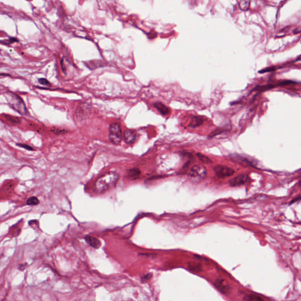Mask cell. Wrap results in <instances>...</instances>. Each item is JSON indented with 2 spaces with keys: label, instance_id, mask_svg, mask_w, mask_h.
<instances>
[{
  "label": "cell",
  "instance_id": "obj_12",
  "mask_svg": "<svg viewBox=\"0 0 301 301\" xmlns=\"http://www.w3.org/2000/svg\"><path fill=\"white\" fill-rule=\"evenodd\" d=\"M4 117L6 119L7 121H8V123H10L11 124H13V125L19 124L21 123V121L20 118L16 117H13L11 115L6 114V115H4Z\"/></svg>",
  "mask_w": 301,
  "mask_h": 301
},
{
  "label": "cell",
  "instance_id": "obj_1",
  "mask_svg": "<svg viewBox=\"0 0 301 301\" xmlns=\"http://www.w3.org/2000/svg\"><path fill=\"white\" fill-rule=\"evenodd\" d=\"M118 177V175L116 173H106L97 181L95 190L98 192H103L110 190L116 184Z\"/></svg>",
  "mask_w": 301,
  "mask_h": 301
},
{
  "label": "cell",
  "instance_id": "obj_7",
  "mask_svg": "<svg viewBox=\"0 0 301 301\" xmlns=\"http://www.w3.org/2000/svg\"><path fill=\"white\" fill-rule=\"evenodd\" d=\"M215 286L219 290L224 294H228L231 292V288L228 283L223 279H218L215 282Z\"/></svg>",
  "mask_w": 301,
  "mask_h": 301
},
{
  "label": "cell",
  "instance_id": "obj_28",
  "mask_svg": "<svg viewBox=\"0 0 301 301\" xmlns=\"http://www.w3.org/2000/svg\"><path fill=\"white\" fill-rule=\"evenodd\" d=\"M21 266H22V265H20V267H19V268H18V269H20V268H21ZM24 269H25V266H24V265H22V269H21V270H24Z\"/></svg>",
  "mask_w": 301,
  "mask_h": 301
},
{
  "label": "cell",
  "instance_id": "obj_10",
  "mask_svg": "<svg viewBox=\"0 0 301 301\" xmlns=\"http://www.w3.org/2000/svg\"><path fill=\"white\" fill-rule=\"evenodd\" d=\"M204 121L205 120H204L203 117L195 116L191 119L189 126L191 127V128L197 127L200 126L201 125H202Z\"/></svg>",
  "mask_w": 301,
  "mask_h": 301
},
{
  "label": "cell",
  "instance_id": "obj_18",
  "mask_svg": "<svg viewBox=\"0 0 301 301\" xmlns=\"http://www.w3.org/2000/svg\"><path fill=\"white\" fill-rule=\"evenodd\" d=\"M196 155L198 156V158L203 163H205V164H209V163H211L212 162V161L208 157L205 156L204 155L201 154V153H197L196 154Z\"/></svg>",
  "mask_w": 301,
  "mask_h": 301
},
{
  "label": "cell",
  "instance_id": "obj_26",
  "mask_svg": "<svg viewBox=\"0 0 301 301\" xmlns=\"http://www.w3.org/2000/svg\"><path fill=\"white\" fill-rule=\"evenodd\" d=\"M300 32H301V31L299 28H296L294 30V34H299Z\"/></svg>",
  "mask_w": 301,
  "mask_h": 301
},
{
  "label": "cell",
  "instance_id": "obj_5",
  "mask_svg": "<svg viewBox=\"0 0 301 301\" xmlns=\"http://www.w3.org/2000/svg\"><path fill=\"white\" fill-rule=\"evenodd\" d=\"M206 175L205 167L202 165H195L191 168L189 176L195 178H204Z\"/></svg>",
  "mask_w": 301,
  "mask_h": 301
},
{
  "label": "cell",
  "instance_id": "obj_4",
  "mask_svg": "<svg viewBox=\"0 0 301 301\" xmlns=\"http://www.w3.org/2000/svg\"><path fill=\"white\" fill-rule=\"evenodd\" d=\"M214 172L218 177L224 178L232 176L235 173L234 170L223 165H217L213 168Z\"/></svg>",
  "mask_w": 301,
  "mask_h": 301
},
{
  "label": "cell",
  "instance_id": "obj_8",
  "mask_svg": "<svg viewBox=\"0 0 301 301\" xmlns=\"http://www.w3.org/2000/svg\"><path fill=\"white\" fill-rule=\"evenodd\" d=\"M124 138L126 143L128 144H132L135 142L136 140L137 134L134 131L127 129L124 133Z\"/></svg>",
  "mask_w": 301,
  "mask_h": 301
},
{
  "label": "cell",
  "instance_id": "obj_9",
  "mask_svg": "<svg viewBox=\"0 0 301 301\" xmlns=\"http://www.w3.org/2000/svg\"><path fill=\"white\" fill-rule=\"evenodd\" d=\"M85 240H86V242L89 244V245L92 246V248H94L95 249H98V248H100L101 245L100 241L95 237L91 236H87L85 238Z\"/></svg>",
  "mask_w": 301,
  "mask_h": 301
},
{
  "label": "cell",
  "instance_id": "obj_27",
  "mask_svg": "<svg viewBox=\"0 0 301 301\" xmlns=\"http://www.w3.org/2000/svg\"><path fill=\"white\" fill-rule=\"evenodd\" d=\"M0 76H9V75L6 74H0Z\"/></svg>",
  "mask_w": 301,
  "mask_h": 301
},
{
  "label": "cell",
  "instance_id": "obj_19",
  "mask_svg": "<svg viewBox=\"0 0 301 301\" xmlns=\"http://www.w3.org/2000/svg\"><path fill=\"white\" fill-rule=\"evenodd\" d=\"M244 300L247 301H263V299L260 298L259 296L254 295H246L244 298Z\"/></svg>",
  "mask_w": 301,
  "mask_h": 301
},
{
  "label": "cell",
  "instance_id": "obj_11",
  "mask_svg": "<svg viewBox=\"0 0 301 301\" xmlns=\"http://www.w3.org/2000/svg\"><path fill=\"white\" fill-rule=\"evenodd\" d=\"M154 106L156 108V110L159 112L162 115H166L169 113V109L167 106L161 102H156L154 104Z\"/></svg>",
  "mask_w": 301,
  "mask_h": 301
},
{
  "label": "cell",
  "instance_id": "obj_21",
  "mask_svg": "<svg viewBox=\"0 0 301 301\" xmlns=\"http://www.w3.org/2000/svg\"><path fill=\"white\" fill-rule=\"evenodd\" d=\"M50 131L51 132H52V133L56 134V135L64 134V133L67 132L64 129L57 128V127H52V128H51Z\"/></svg>",
  "mask_w": 301,
  "mask_h": 301
},
{
  "label": "cell",
  "instance_id": "obj_13",
  "mask_svg": "<svg viewBox=\"0 0 301 301\" xmlns=\"http://www.w3.org/2000/svg\"><path fill=\"white\" fill-rule=\"evenodd\" d=\"M278 86V85H273V84H267V85H262V86H257L254 90V91H260V92H262V91H267V90H269V89H272V88H275L276 86Z\"/></svg>",
  "mask_w": 301,
  "mask_h": 301
},
{
  "label": "cell",
  "instance_id": "obj_22",
  "mask_svg": "<svg viewBox=\"0 0 301 301\" xmlns=\"http://www.w3.org/2000/svg\"><path fill=\"white\" fill-rule=\"evenodd\" d=\"M38 82L39 84L44 85H50V83L45 78H40L38 79Z\"/></svg>",
  "mask_w": 301,
  "mask_h": 301
},
{
  "label": "cell",
  "instance_id": "obj_6",
  "mask_svg": "<svg viewBox=\"0 0 301 301\" xmlns=\"http://www.w3.org/2000/svg\"><path fill=\"white\" fill-rule=\"evenodd\" d=\"M250 178L246 174H240L229 181V184L231 186H238L248 182Z\"/></svg>",
  "mask_w": 301,
  "mask_h": 301
},
{
  "label": "cell",
  "instance_id": "obj_15",
  "mask_svg": "<svg viewBox=\"0 0 301 301\" xmlns=\"http://www.w3.org/2000/svg\"><path fill=\"white\" fill-rule=\"evenodd\" d=\"M140 173H141L140 171L138 169L133 168V169L129 170L128 174V176L129 177L135 179L137 178L140 175Z\"/></svg>",
  "mask_w": 301,
  "mask_h": 301
},
{
  "label": "cell",
  "instance_id": "obj_24",
  "mask_svg": "<svg viewBox=\"0 0 301 301\" xmlns=\"http://www.w3.org/2000/svg\"><path fill=\"white\" fill-rule=\"evenodd\" d=\"M275 70V67H269V68H265V69H263V70H261V71H258V73H261V74H262V73H267V72H269V71H273V70Z\"/></svg>",
  "mask_w": 301,
  "mask_h": 301
},
{
  "label": "cell",
  "instance_id": "obj_3",
  "mask_svg": "<svg viewBox=\"0 0 301 301\" xmlns=\"http://www.w3.org/2000/svg\"><path fill=\"white\" fill-rule=\"evenodd\" d=\"M10 97L8 102L11 106L20 114L26 115L27 114V110L21 98L15 94L10 95Z\"/></svg>",
  "mask_w": 301,
  "mask_h": 301
},
{
  "label": "cell",
  "instance_id": "obj_20",
  "mask_svg": "<svg viewBox=\"0 0 301 301\" xmlns=\"http://www.w3.org/2000/svg\"><path fill=\"white\" fill-rule=\"evenodd\" d=\"M27 204L28 205H37L39 204V200L37 198L33 196L31 197L27 201Z\"/></svg>",
  "mask_w": 301,
  "mask_h": 301
},
{
  "label": "cell",
  "instance_id": "obj_17",
  "mask_svg": "<svg viewBox=\"0 0 301 301\" xmlns=\"http://www.w3.org/2000/svg\"><path fill=\"white\" fill-rule=\"evenodd\" d=\"M227 131V128H218L216 129L215 131H213L212 133H211L209 136V138H213L215 136H217L219 134H222L223 133V132L226 131Z\"/></svg>",
  "mask_w": 301,
  "mask_h": 301
},
{
  "label": "cell",
  "instance_id": "obj_2",
  "mask_svg": "<svg viewBox=\"0 0 301 301\" xmlns=\"http://www.w3.org/2000/svg\"><path fill=\"white\" fill-rule=\"evenodd\" d=\"M123 134L119 125L117 123L112 124L109 130V139L112 144L118 145L122 140Z\"/></svg>",
  "mask_w": 301,
  "mask_h": 301
},
{
  "label": "cell",
  "instance_id": "obj_23",
  "mask_svg": "<svg viewBox=\"0 0 301 301\" xmlns=\"http://www.w3.org/2000/svg\"><path fill=\"white\" fill-rule=\"evenodd\" d=\"M18 146L21 147L22 148H24L25 150H33L34 149L33 147H31V146L29 145H27V144H17Z\"/></svg>",
  "mask_w": 301,
  "mask_h": 301
},
{
  "label": "cell",
  "instance_id": "obj_16",
  "mask_svg": "<svg viewBox=\"0 0 301 301\" xmlns=\"http://www.w3.org/2000/svg\"><path fill=\"white\" fill-rule=\"evenodd\" d=\"M250 6V0H240V8L242 10H248Z\"/></svg>",
  "mask_w": 301,
  "mask_h": 301
},
{
  "label": "cell",
  "instance_id": "obj_25",
  "mask_svg": "<svg viewBox=\"0 0 301 301\" xmlns=\"http://www.w3.org/2000/svg\"><path fill=\"white\" fill-rule=\"evenodd\" d=\"M152 277V274L150 273H149V274H147L146 276H145L143 278H142V281H148L149 279H150V278Z\"/></svg>",
  "mask_w": 301,
  "mask_h": 301
},
{
  "label": "cell",
  "instance_id": "obj_14",
  "mask_svg": "<svg viewBox=\"0 0 301 301\" xmlns=\"http://www.w3.org/2000/svg\"><path fill=\"white\" fill-rule=\"evenodd\" d=\"M188 266H189V269H190L191 271H194V272H198L200 271H201V266L198 264V263H196L195 262H191V263H188Z\"/></svg>",
  "mask_w": 301,
  "mask_h": 301
}]
</instances>
